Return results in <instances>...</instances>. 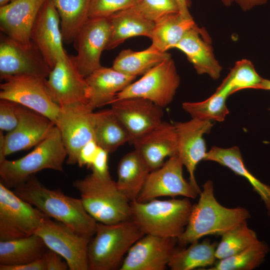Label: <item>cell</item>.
<instances>
[{"label": "cell", "mask_w": 270, "mask_h": 270, "mask_svg": "<svg viewBox=\"0 0 270 270\" xmlns=\"http://www.w3.org/2000/svg\"><path fill=\"white\" fill-rule=\"evenodd\" d=\"M51 70L40 52L32 42L26 46L6 34L0 41V78L32 76L46 79Z\"/></svg>", "instance_id": "cell-14"}, {"label": "cell", "mask_w": 270, "mask_h": 270, "mask_svg": "<svg viewBox=\"0 0 270 270\" xmlns=\"http://www.w3.org/2000/svg\"><path fill=\"white\" fill-rule=\"evenodd\" d=\"M110 31L109 18H90L76 35L74 43L77 54L74 57L84 78L102 66L100 56L106 50Z\"/></svg>", "instance_id": "cell-15"}, {"label": "cell", "mask_w": 270, "mask_h": 270, "mask_svg": "<svg viewBox=\"0 0 270 270\" xmlns=\"http://www.w3.org/2000/svg\"><path fill=\"white\" fill-rule=\"evenodd\" d=\"M170 54L161 52L150 45L142 51L122 50L114 61L112 68L126 75H143L166 58Z\"/></svg>", "instance_id": "cell-31"}, {"label": "cell", "mask_w": 270, "mask_h": 270, "mask_svg": "<svg viewBox=\"0 0 270 270\" xmlns=\"http://www.w3.org/2000/svg\"><path fill=\"white\" fill-rule=\"evenodd\" d=\"M14 192L48 216L76 232L90 238L94 234L97 222L86 211L80 198L66 195L59 188H47L34 175L16 187Z\"/></svg>", "instance_id": "cell-1"}, {"label": "cell", "mask_w": 270, "mask_h": 270, "mask_svg": "<svg viewBox=\"0 0 270 270\" xmlns=\"http://www.w3.org/2000/svg\"><path fill=\"white\" fill-rule=\"evenodd\" d=\"M189 199L135 200L130 202L131 220L144 234L178 240L189 220L193 206Z\"/></svg>", "instance_id": "cell-3"}, {"label": "cell", "mask_w": 270, "mask_h": 270, "mask_svg": "<svg viewBox=\"0 0 270 270\" xmlns=\"http://www.w3.org/2000/svg\"><path fill=\"white\" fill-rule=\"evenodd\" d=\"M45 0H12L0 6L1 31L23 45H31L32 28Z\"/></svg>", "instance_id": "cell-22"}, {"label": "cell", "mask_w": 270, "mask_h": 270, "mask_svg": "<svg viewBox=\"0 0 270 270\" xmlns=\"http://www.w3.org/2000/svg\"><path fill=\"white\" fill-rule=\"evenodd\" d=\"M186 248H176L168 264L172 270H192L212 266L217 259L216 242L206 239L190 244Z\"/></svg>", "instance_id": "cell-30"}, {"label": "cell", "mask_w": 270, "mask_h": 270, "mask_svg": "<svg viewBox=\"0 0 270 270\" xmlns=\"http://www.w3.org/2000/svg\"><path fill=\"white\" fill-rule=\"evenodd\" d=\"M67 157L60 132L55 126L50 134L30 153L14 160L0 161V182L15 188L34 174L46 169L63 171Z\"/></svg>", "instance_id": "cell-5"}, {"label": "cell", "mask_w": 270, "mask_h": 270, "mask_svg": "<svg viewBox=\"0 0 270 270\" xmlns=\"http://www.w3.org/2000/svg\"><path fill=\"white\" fill-rule=\"evenodd\" d=\"M269 110L270 111V108H269Z\"/></svg>", "instance_id": "cell-50"}, {"label": "cell", "mask_w": 270, "mask_h": 270, "mask_svg": "<svg viewBox=\"0 0 270 270\" xmlns=\"http://www.w3.org/2000/svg\"><path fill=\"white\" fill-rule=\"evenodd\" d=\"M31 42L50 68L68 54L64 48L60 18L51 0H46L34 24Z\"/></svg>", "instance_id": "cell-19"}, {"label": "cell", "mask_w": 270, "mask_h": 270, "mask_svg": "<svg viewBox=\"0 0 270 270\" xmlns=\"http://www.w3.org/2000/svg\"><path fill=\"white\" fill-rule=\"evenodd\" d=\"M60 108L56 126L60 132L67 152L66 164H76L80 150L94 140V112L86 102Z\"/></svg>", "instance_id": "cell-11"}, {"label": "cell", "mask_w": 270, "mask_h": 270, "mask_svg": "<svg viewBox=\"0 0 270 270\" xmlns=\"http://www.w3.org/2000/svg\"><path fill=\"white\" fill-rule=\"evenodd\" d=\"M100 146L94 140H92L80 150L77 164L80 166L90 168L98 151Z\"/></svg>", "instance_id": "cell-41"}, {"label": "cell", "mask_w": 270, "mask_h": 270, "mask_svg": "<svg viewBox=\"0 0 270 270\" xmlns=\"http://www.w3.org/2000/svg\"><path fill=\"white\" fill-rule=\"evenodd\" d=\"M48 248L36 234L6 240H0V264L20 266L42 258Z\"/></svg>", "instance_id": "cell-28"}, {"label": "cell", "mask_w": 270, "mask_h": 270, "mask_svg": "<svg viewBox=\"0 0 270 270\" xmlns=\"http://www.w3.org/2000/svg\"><path fill=\"white\" fill-rule=\"evenodd\" d=\"M177 239L146 234L130 248L120 270H164L175 251Z\"/></svg>", "instance_id": "cell-18"}, {"label": "cell", "mask_w": 270, "mask_h": 270, "mask_svg": "<svg viewBox=\"0 0 270 270\" xmlns=\"http://www.w3.org/2000/svg\"><path fill=\"white\" fill-rule=\"evenodd\" d=\"M183 166L177 154L168 158L162 166L150 172L136 200L144 202L162 196L196 198L200 194L184 178Z\"/></svg>", "instance_id": "cell-13"}, {"label": "cell", "mask_w": 270, "mask_h": 270, "mask_svg": "<svg viewBox=\"0 0 270 270\" xmlns=\"http://www.w3.org/2000/svg\"><path fill=\"white\" fill-rule=\"evenodd\" d=\"M18 104L10 100L0 99V130L8 132L17 126L18 118L16 109Z\"/></svg>", "instance_id": "cell-40"}, {"label": "cell", "mask_w": 270, "mask_h": 270, "mask_svg": "<svg viewBox=\"0 0 270 270\" xmlns=\"http://www.w3.org/2000/svg\"><path fill=\"white\" fill-rule=\"evenodd\" d=\"M204 160L217 162L228 168L236 174L244 178L260 196L270 216V186L261 182L248 170L238 146H213L207 152Z\"/></svg>", "instance_id": "cell-26"}, {"label": "cell", "mask_w": 270, "mask_h": 270, "mask_svg": "<svg viewBox=\"0 0 270 270\" xmlns=\"http://www.w3.org/2000/svg\"><path fill=\"white\" fill-rule=\"evenodd\" d=\"M0 270H46L44 255L39 259L22 265L11 266L0 264Z\"/></svg>", "instance_id": "cell-44"}, {"label": "cell", "mask_w": 270, "mask_h": 270, "mask_svg": "<svg viewBox=\"0 0 270 270\" xmlns=\"http://www.w3.org/2000/svg\"><path fill=\"white\" fill-rule=\"evenodd\" d=\"M16 111V127L6 135L0 130V161L13 153L36 146L56 126L47 117L20 104Z\"/></svg>", "instance_id": "cell-12"}, {"label": "cell", "mask_w": 270, "mask_h": 270, "mask_svg": "<svg viewBox=\"0 0 270 270\" xmlns=\"http://www.w3.org/2000/svg\"><path fill=\"white\" fill-rule=\"evenodd\" d=\"M262 80L252 62L243 59L236 62L223 82L230 88L232 94L244 89H255Z\"/></svg>", "instance_id": "cell-37"}, {"label": "cell", "mask_w": 270, "mask_h": 270, "mask_svg": "<svg viewBox=\"0 0 270 270\" xmlns=\"http://www.w3.org/2000/svg\"><path fill=\"white\" fill-rule=\"evenodd\" d=\"M12 0H0V6H2L4 5Z\"/></svg>", "instance_id": "cell-49"}, {"label": "cell", "mask_w": 270, "mask_h": 270, "mask_svg": "<svg viewBox=\"0 0 270 270\" xmlns=\"http://www.w3.org/2000/svg\"><path fill=\"white\" fill-rule=\"evenodd\" d=\"M45 82L52 99L60 106L88 103V84L80 72L74 56L68 54L60 59Z\"/></svg>", "instance_id": "cell-16"}, {"label": "cell", "mask_w": 270, "mask_h": 270, "mask_svg": "<svg viewBox=\"0 0 270 270\" xmlns=\"http://www.w3.org/2000/svg\"><path fill=\"white\" fill-rule=\"evenodd\" d=\"M269 247L264 241L258 240L240 252L230 256L217 260L206 270H252L264 260Z\"/></svg>", "instance_id": "cell-35"}, {"label": "cell", "mask_w": 270, "mask_h": 270, "mask_svg": "<svg viewBox=\"0 0 270 270\" xmlns=\"http://www.w3.org/2000/svg\"><path fill=\"white\" fill-rule=\"evenodd\" d=\"M136 76L101 66L86 78L88 86V104L92 110L111 104L120 92L132 82Z\"/></svg>", "instance_id": "cell-24"}, {"label": "cell", "mask_w": 270, "mask_h": 270, "mask_svg": "<svg viewBox=\"0 0 270 270\" xmlns=\"http://www.w3.org/2000/svg\"><path fill=\"white\" fill-rule=\"evenodd\" d=\"M94 136L98 146L108 153L130 142V134L111 108L94 112Z\"/></svg>", "instance_id": "cell-29"}, {"label": "cell", "mask_w": 270, "mask_h": 270, "mask_svg": "<svg viewBox=\"0 0 270 270\" xmlns=\"http://www.w3.org/2000/svg\"><path fill=\"white\" fill-rule=\"evenodd\" d=\"M73 186L85 210L96 222L113 224L131 219L130 202L110 176H100L92 172L76 180Z\"/></svg>", "instance_id": "cell-4"}, {"label": "cell", "mask_w": 270, "mask_h": 270, "mask_svg": "<svg viewBox=\"0 0 270 270\" xmlns=\"http://www.w3.org/2000/svg\"><path fill=\"white\" fill-rule=\"evenodd\" d=\"M108 152L107 151L100 147L98 154L90 167L92 173L100 176H110L108 166Z\"/></svg>", "instance_id": "cell-42"}, {"label": "cell", "mask_w": 270, "mask_h": 270, "mask_svg": "<svg viewBox=\"0 0 270 270\" xmlns=\"http://www.w3.org/2000/svg\"><path fill=\"white\" fill-rule=\"evenodd\" d=\"M109 18L110 31L106 50H111L126 40L136 36L150 38L154 22L150 21L133 8L118 12Z\"/></svg>", "instance_id": "cell-25"}, {"label": "cell", "mask_w": 270, "mask_h": 270, "mask_svg": "<svg viewBox=\"0 0 270 270\" xmlns=\"http://www.w3.org/2000/svg\"><path fill=\"white\" fill-rule=\"evenodd\" d=\"M60 18L63 41L74 42L76 35L89 18L90 0H51Z\"/></svg>", "instance_id": "cell-33"}, {"label": "cell", "mask_w": 270, "mask_h": 270, "mask_svg": "<svg viewBox=\"0 0 270 270\" xmlns=\"http://www.w3.org/2000/svg\"><path fill=\"white\" fill-rule=\"evenodd\" d=\"M46 270H66L68 264L62 260V257L55 252L48 249L44 254Z\"/></svg>", "instance_id": "cell-43"}, {"label": "cell", "mask_w": 270, "mask_h": 270, "mask_svg": "<svg viewBox=\"0 0 270 270\" xmlns=\"http://www.w3.org/2000/svg\"><path fill=\"white\" fill-rule=\"evenodd\" d=\"M202 187L198 202L192 206L186 229L177 240L181 246L204 236H222L250 218L244 208H228L220 204L214 196L211 180H208Z\"/></svg>", "instance_id": "cell-2"}, {"label": "cell", "mask_w": 270, "mask_h": 270, "mask_svg": "<svg viewBox=\"0 0 270 270\" xmlns=\"http://www.w3.org/2000/svg\"><path fill=\"white\" fill-rule=\"evenodd\" d=\"M221 236L216 250L217 260L234 255L259 240L256 232L248 227L247 220Z\"/></svg>", "instance_id": "cell-36"}, {"label": "cell", "mask_w": 270, "mask_h": 270, "mask_svg": "<svg viewBox=\"0 0 270 270\" xmlns=\"http://www.w3.org/2000/svg\"><path fill=\"white\" fill-rule=\"evenodd\" d=\"M1 80L0 99L10 100L34 110L56 125L60 108L52 99L46 79L24 75L6 76Z\"/></svg>", "instance_id": "cell-9"}, {"label": "cell", "mask_w": 270, "mask_h": 270, "mask_svg": "<svg viewBox=\"0 0 270 270\" xmlns=\"http://www.w3.org/2000/svg\"><path fill=\"white\" fill-rule=\"evenodd\" d=\"M180 84L171 56L120 92L115 100L130 97L148 99L164 108L173 100Z\"/></svg>", "instance_id": "cell-8"}, {"label": "cell", "mask_w": 270, "mask_h": 270, "mask_svg": "<svg viewBox=\"0 0 270 270\" xmlns=\"http://www.w3.org/2000/svg\"><path fill=\"white\" fill-rule=\"evenodd\" d=\"M46 215L0 182V240L34 234Z\"/></svg>", "instance_id": "cell-7"}, {"label": "cell", "mask_w": 270, "mask_h": 270, "mask_svg": "<svg viewBox=\"0 0 270 270\" xmlns=\"http://www.w3.org/2000/svg\"><path fill=\"white\" fill-rule=\"evenodd\" d=\"M222 1L224 6H228L231 5L234 0H222Z\"/></svg>", "instance_id": "cell-48"}, {"label": "cell", "mask_w": 270, "mask_h": 270, "mask_svg": "<svg viewBox=\"0 0 270 270\" xmlns=\"http://www.w3.org/2000/svg\"><path fill=\"white\" fill-rule=\"evenodd\" d=\"M144 235L131 219L113 224L97 222L88 246V270L120 268L124 254Z\"/></svg>", "instance_id": "cell-6"}, {"label": "cell", "mask_w": 270, "mask_h": 270, "mask_svg": "<svg viewBox=\"0 0 270 270\" xmlns=\"http://www.w3.org/2000/svg\"><path fill=\"white\" fill-rule=\"evenodd\" d=\"M146 164L134 150L120 159L116 182L119 190L130 202L136 200L150 172Z\"/></svg>", "instance_id": "cell-27"}, {"label": "cell", "mask_w": 270, "mask_h": 270, "mask_svg": "<svg viewBox=\"0 0 270 270\" xmlns=\"http://www.w3.org/2000/svg\"><path fill=\"white\" fill-rule=\"evenodd\" d=\"M130 143L150 171L162 166L167 158L176 154L177 135L174 124L163 121Z\"/></svg>", "instance_id": "cell-21"}, {"label": "cell", "mask_w": 270, "mask_h": 270, "mask_svg": "<svg viewBox=\"0 0 270 270\" xmlns=\"http://www.w3.org/2000/svg\"><path fill=\"white\" fill-rule=\"evenodd\" d=\"M132 8L154 23L167 15L178 12L176 0H137Z\"/></svg>", "instance_id": "cell-38"}, {"label": "cell", "mask_w": 270, "mask_h": 270, "mask_svg": "<svg viewBox=\"0 0 270 270\" xmlns=\"http://www.w3.org/2000/svg\"><path fill=\"white\" fill-rule=\"evenodd\" d=\"M196 25L192 18H184L178 12L167 15L155 22L150 38L151 45L166 52L174 48L186 32Z\"/></svg>", "instance_id": "cell-32"}, {"label": "cell", "mask_w": 270, "mask_h": 270, "mask_svg": "<svg viewBox=\"0 0 270 270\" xmlns=\"http://www.w3.org/2000/svg\"><path fill=\"white\" fill-rule=\"evenodd\" d=\"M137 0H90L89 18H108L123 10L132 8Z\"/></svg>", "instance_id": "cell-39"}, {"label": "cell", "mask_w": 270, "mask_h": 270, "mask_svg": "<svg viewBox=\"0 0 270 270\" xmlns=\"http://www.w3.org/2000/svg\"><path fill=\"white\" fill-rule=\"evenodd\" d=\"M211 43L206 30L196 25L186 32L174 48L186 55L198 74H207L217 80L222 68L214 57Z\"/></svg>", "instance_id": "cell-23"}, {"label": "cell", "mask_w": 270, "mask_h": 270, "mask_svg": "<svg viewBox=\"0 0 270 270\" xmlns=\"http://www.w3.org/2000/svg\"><path fill=\"white\" fill-rule=\"evenodd\" d=\"M178 140L177 155L189 174L190 182L198 192L202 190L196 181L194 172L198 164L204 160L207 152L204 136L208 134L212 121L192 118L185 122L174 123Z\"/></svg>", "instance_id": "cell-17"}, {"label": "cell", "mask_w": 270, "mask_h": 270, "mask_svg": "<svg viewBox=\"0 0 270 270\" xmlns=\"http://www.w3.org/2000/svg\"><path fill=\"white\" fill-rule=\"evenodd\" d=\"M48 249L60 254L70 270H88V250L92 238L78 234L46 216L36 233Z\"/></svg>", "instance_id": "cell-10"}, {"label": "cell", "mask_w": 270, "mask_h": 270, "mask_svg": "<svg viewBox=\"0 0 270 270\" xmlns=\"http://www.w3.org/2000/svg\"><path fill=\"white\" fill-rule=\"evenodd\" d=\"M230 94V88L222 82L216 92L206 100L198 102H184L182 107L192 118L222 122L229 113L226 101Z\"/></svg>", "instance_id": "cell-34"}, {"label": "cell", "mask_w": 270, "mask_h": 270, "mask_svg": "<svg viewBox=\"0 0 270 270\" xmlns=\"http://www.w3.org/2000/svg\"><path fill=\"white\" fill-rule=\"evenodd\" d=\"M244 11L251 10L253 8L264 4L267 0H234Z\"/></svg>", "instance_id": "cell-45"}, {"label": "cell", "mask_w": 270, "mask_h": 270, "mask_svg": "<svg viewBox=\"0 0 270 270\" xmlns=\"http://www.w3.org/2000/svg\"><path fill=\"white\" fill-rule=\"evenodd\" d=\"M255 89L270 90V80L263 78L262 82Z\"/></svg>", "instance_id": "cell-47"}, {"label": "cell", "mask_w": 270, "mask_h": 270, "mask_svg": "<svg viewBox=\"0 0 270 270\" xmlns=\"http://www.w3.org/2000/svg\"><path fill=\"white\" fill-rule=\"evenodd\" d=\"M111 109L133 140L148 132L164 120L162 108L144 98L130 97L115 100Z\"/></svg>", "instance_id": "cell-20"}, {"label": "cell", "mask_w": 270, "mask_h": 270, "mask_svg": "<svg viewBox=\"0 0 270 270\" xmlns=\"http://www.w3.org/2000/svg\"><path fill=\"white\" fill-rule=\"evenodd\" d=\"M176 1L178 4L180 14L185 18H192L188 11L186 0H176Z\"/></svg>", "instance_id": "cell-46"}]
</instances>
